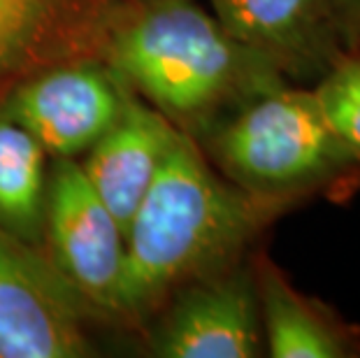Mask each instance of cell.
Returning <instances> with one entry per match:
<instances>
[{
	"mask_svg": "<svg viewBox=\"0 0 360 358\" xmlns=\"http://www.w3.org/2000/svg\"><path fill=\"white\" fill-rule=\"evenodd\" d=\"M107 60L128 91L193 140L286 82L195 0H137L112 30Z\"/></svg>",
	"mask_w": 360,
	"mask_h": 358,
	"instance_id": "obj_2",
	"label": "cell"
},
{
	"mask_svg": "<svg viewBox=\"0 0 360 358\" xmlns=\"http://www.w3.org/2000/svg\"><path fill=\"white\" fill-rule=\"evenodd\" d=\"M60 10V0H0V75L33 54Z\"/></svg>",
	"mask_w": 360,
	"mask_h": 358,
	"instance_id": "obj_13",
	"label": "cell"
},
{
	"mask_svg": "<svg viewBox=\"0 0 360 358\" xmlns=\"http://www.w3.org/2000/svg\"><path fill=\"white\" fill-rule=\"evenodd\" d=\"M84 300L49 256L0 228V358L94 354Z\"/></svg>",
	"mask_w": 360,
	"mask_h": 358,
	"instance_id": "obj_4",
	"label": "cell"
},
{
	"mask_svg": "<svg viewBox=\"0 0 360 358\" xmlns=\"http://www.w3.org/2000/svg\"><path fill=\"white\" fill-rule=\"evenodd\" d=\"M335 24L347 51L360 49V0H330Z\"/></svg>",
	"mask_w": 360,
	"mask_h": 358,
	"instance_id": "obj_14",
	"label": "cell"
},
{
	"mask_svg": "<svg viewBox=\"0 0 360 358\" xmlns=\"http://www.w3.org/2000/svg\"><path fill=\"white\" fill-rule=\"evenodd\" d=\"M314 94L328 124L360 161V56L344 54L319 79Z\"/></svg>",
	"mask_w": 360,
	"mask_h": 358,
	"instance_id": "obj_12",
	"label": "cell"
},
{
	"mask_svg": "<svg viewBox=\"0 0 360 358\" xmlns=\"http://www.w3.org/2000/svg\"><path fill=\"white\" fill-rule=\"evenodd\" d=\"M219 24L286 77L321 79L344 54L330 0H210Z\"/></svg>",
	"mask_w": 360,
	"mask_h": 358,
	"instance_id": "obj_8",
	"label": "cell"
},
{
	"mask_svg": "<svg viewBox=\"0 0 360 358\" xmlns=\"http://www.w3.org/2000/svg\"><path fill=\"white\" fill-rule=\"evenodd\" d=\"M281 205L231 184L179 133L124 231L119 314H144L179 286L235 265Z\"/></svg>",
	"mask_w": 360,
	"mask_h": 358,
	"instance_id": "obj_1",
	"label": "cell"
},
{
	"mask_svg": "<svg viewBox=\"0 0 360 358\" xmlns=\"http://www.w3.org/2000/svg\"><path fill=\"white\" fill-rule=\"evenodd\" d=\"M256 295L265 354L272 358H354L360 356L358 333L333 309L307 298L272 263H260Z\"/></svg>",
	"mask_w": 360,
	"mask_h": 358,
	"instance_id": "obj_10",
	"label": "cell"
},
{
	"mask_svg": "<svg viewBox=\"0 0 360 358\" xmlns=\"http://www.w3.org/2000/svg\"><path fill=\"white\" fill-rule=\"evenodd\" d=\"M47 156L24 126L0 114V228L28 245L44 235Z\"/></svg>",
	"mask_w": 360,
	"mask_h": 358,
	"instance_id": "obj_11",
	"label": "cell"
},
{
	"mask_svg": "<svg viewBox=\"0 0 360 358\" xmlns=\"http://www.w3.org/2000/svg\"><path fill=\"white\" fill-rule=\"evenodd\" d=\"M160 358H256L265 354L256 277L235 263L167 295L149 340Z\"/></svg>",
	"mask_w": 360,
	"mask_h": 358,
	"instance_id": "obj_6",
	"label": "cell"
},
{
	"mask_svg": "<svg viewBox=\"0 0 360 358\" xmlns=\"http://www.w3.org/2000/svg\"><path fill=\"white\" fill-rule=\"evenodd\" d=\"M195 142L205 144L231 184L274 203L309 193L360 165L328 124L316 94L286 82L242 103Z\"/></svg>",
	"mask_w": 360,
	"mask_h": 358,
	"instance_id": "obj_3",
	"label": "cell"
},
{
	"mask_svg": "<svg viewBox=\"0 0 360 358\" xmlns=\"http://www.w3.org/2000/svg\"><path fill=\"white\" fill-rule=\"evenodd\" d=\"M126 87L98 65L53 68L24 82L0 114L33 135L56 158H75L94 147L119 117Z\"/></svg>",
	"mask_w": 360,
	"mask_h": 358,
	"instance_id": "obj_7",
	"label": "cell"
},
{
	"mask_svg": "<svg viewBox=\"0 0 360 358\" xmlns=\"http://www.w3.org/2000/svg\"><path fill=\"white\" fill-rule=\"evenodd\" d=\"M179 133L184 131L126 89L119 117L79 163L124 231Z\"/></svg>",
	"mask_w": 360,
	"mask_h": 358,
	"instance_id": "obj_9",
	"label": "cell"
},
{
	"mask_svg": "<svg viewBox=\"0 0 360 358\" xmlns=\"http://www.w3.org/2000/svg\"><path fill=\"white\" fill-rule=\"evenodd\" d=\"M49 258L91 307L119 314L124 279V228L91 186L75 158H58L49 172L44 235Z\"/></svg>",
	"mask_w": 360,
	"mask_h": 358,
	"instance_id": "obj_5",
	"label": "cell"
}]
</instances>
